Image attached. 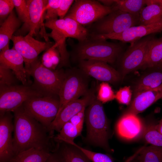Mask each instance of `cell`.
I'll return each mask as SVG.
<instances>
[{"label": "cell", "instance_id": "obj_24", "mask_svg": "<svg viewBox=\"0 0 162 162\" xmlns=\"http://www.w3.org/2000/svg\"><path fill=\"white\" fill-rule=\"evenodd\" d=\"M63 19L65 22L67 38L76 39L80 42L86 40L89 37V32L87 28L69 17L65 16Z\"/></svg>", "mask_w": 162, "mask_h": 162}, {"label": "cell", "instance_id": "obj_41", "mask_svg": "<svg viewBox=\"0 0 162 162\" xmlns=\"http://www.w3.org/2000/svg\"><path fill=\"white\" fill-rule=\"evenodd\" d=\"M85 109L86 108L83 109L74 116L69 121L81 131L83 128L85 116Z\"/></svg>", "mask_w": 162, "mask_h": 162}, {"label": "cell", "instance_id": "obj_25", "mask_svg": "<svg viewBox=\"0 0 162 162\" xmlns=\"http://www.w3.org/2000/svg\"><path fill=\"white\" fill-rule=\"evenodd\" d=\"M162 20V6L152 4L144 7L140 13L139 25H146Z\"/></svg>", "mask_w": 162, "mask_h": 162}, {"label": "cell", "instance_id": "obj_15", "mask_svg": "<svg viewBox=\"0 0 162 162\" xmlns=\"http://www.w3.org/2000/svg\"><path fill=\"white\" fill-rule=\"evenodd\" d=\"M13 116L10 112L0 114V162H10L14 157L12 133Z\"/></svg>", "mask_w": 162, "mask_h": 162}, {"label": "cell", "instance_id": "obj_8", "mask_svg": "<svg viewBox=\"0 0 162 162\" xmlns=\"http://www.w3.org/2000/svg\"><path fill=\"white\" fill-rule=\"evenodd\" d=\"M46 95L33 85L0 86V114L13 112L30 98Z\"/></svg>", "mask_w": 162, "mask_h": 162}, {"label": "cell", "instance_id": "obj_20", "mask_svg": "<svg viewBox=\"0 0 162 162\" xmlns=\"http://www.w3.org/2000/svg\"><path fill=\"white\" fill-rule=\"evenodd\" d=\"M141 68L162 71V37L150 40L145 59Z\"/></svg>", "mask_w": 162, "mask_h": 162}, {"label": "cell", "instance_id": "obj_44", "mask_svg": "<svg viewBox=\"0 0 162 162\" xmlns=\"http://www.w3.org/2000/svg\"><path fill=\"white\" fill-rule=\"evenodd\" d=\"M153 3L162 6V0H146V5Z\"/></svg>", "mask_w": 162, "mask_h": 162}, {"label": "cell", "instance_id": "obj_43", "mask_svg": "<svg viewBox=\"0 0 162 162\" xmlns=\"http://www.w3.org/2000/svg\"><path fill=\"white\" fill-rule=\"evenodd\" d=\"M98 1L101 3H103L104 5L108 7L112 6L115 3L114 0H102Z\"/></svg>", "mask_w": 162, "mask_h": 162}, {"label": "cell", "instance_id": "obj_3", "mask_svg": "<svg viewBox=\"0 0 162 162\" xmlns=\"http://www.w3.org/2000/svg\"><path fill=\"white\" fill-rule=\"evenodd\" d=\"M87 137L93 144L110 151L108 143L109 127L102 103L95 97L86 113Z\"/></svg>", "mask_w": 162, "mask_h": 162}, {"label": "cell", "instance_id": "obj_38", "mask_svg": "<svg viewBox=\"0 0 162 162\" xmlns=\"http://www.w3.org/2000/svg\"><path fill=\"white\" fill-rule=\"evenodd\" d=\"M18 15V18L22 22L25 23L27 21L28 10L27 1L13 0Z\"/></svg>", "mask_w": 162, "mask_h": 162}, {"label": "cell", "instance_id": "obj_28", "mask_svg": "<svg viewBox=\"0 0 162 162\" xmlns=\"http://www.w3.org/2000/svg\"><path fill=\"white\" fill-rule=\"evenodd\" d=\"M117 9L133 14H140L141 10L146 6V0H114Z\"/></svg>", "mask_w": 162, "mask_h": 162}, {"label": "cell", "instance_id": "obj_21", "mask_svg": "<svg viewBox=\"0 0 162 162\" xmlns=\"http://www.w3.org/2000/svg\"><path fill=\"white\" fill-rule=\"evenodd\" d=\"M21 22L13 11L0 25V51L9 49L10 40L11 39L14 33L20 27Z\"/></svg>", "mask_w": 162, "mask_h": 162}, {"label": "cell", "instance_id": "obj_45", "mask_svg": "<svg viewBox=\"0 0 162 162\" xmlns=\"http://www.w3.org/2000/svg\"><path fill=\"white\" fill-rule=\"evenodd\" d=\"M157 130L162 134V118L156 125Z\"/></svg>", "mask_w": 162, "mask_h": 162}, {"label": "cell", "instance_id": "obj_32", "mask_svg": "<svg viewBox=\"0 0 162 162\" xmlns=\"http://www.w3.org/2000/svg\"><path fill=\"white\" fill-rule=\"evenodd\" d=\"M157 124L152 122L144 127L143 136L145 140L151 145L162 147V134L157 130Z\"/></svg>", "mask_w": 162, "mask_h": 162}, {"label": "cell", "instance_id": "obj_10", "mask_svg": "<svg viewBox=\"0 0 162 162\" xmlns=\"http://www.w3.org/2000/svg\"><path fill=\"white\" fill-rule=\"evenodd\" d=\"M152 34L145 36L130 46L123 54L120 61L122 79L129 73L142 66L146 58Z\"/></svg>", "mask_w": 162, "mask_h": 162}, {"label": "cell", "instance_id": "obj_12", "mask_svg": "<svg viewBox=\"0 0 162 162\" xmlns=\"http://www.w3.org/2000/svg\"><path fill=\"white\" fill-rule=\"evenodd\" d=\"M162 31V20L146 25H139L130 27L120 33L106 34H90L91 38L106 40L110 39L129 43L132 46L136 41L148 35Z\"/></svg>", "mask_w": 162, "mask_h": 162}, {"label": "cell", "instance_id": "obj_40", "mask_svg": "<svg viewBox=\"0 0 162 162\" xmlns=\"http://www.w3.org/2000/svg\"><path fill=\"white\" fill-rule=\"evenodd\" d=\"M74 2L73 0H62L58 10L59 19H63L65 17Z\"/></svg>", "mask_w": 162, "mask_h": 162}, {"label": "cell", "instance_id": "obj_37", "mask_svg": "<svg viewBox=\"0 0 162 162\" xmlns=\"http://www.w3.org/2000/svg\"><path fill=\"white\" fill-rule=\"evenodd\" d=\"M14 7L13 0H0V25L13 11Z\"/></svg>", "mask_w": 162, "mask_h": 162}, {"label": "cell", "instance_id": "obj_39", "mask_svg": "<svg viewBox=\"0 0 162 162\" xmlns=\"http://www.w3.org/2000/svg\"><path fill=\"white\" fill-rule=\"evenodd\" d=\"M132 93L129 86L120 88L115 94V98L120 104L128 105L131 98Z\"/></svg>", "mask_w": 162, "mask_h": 162}, {"label": "cell", "instance_id": "obj_9", "mask_svg": "<svg viewBox=\"0 0 162 162\" xmlns=\"http://www.w3.org/2000/svg\"><path fill=\"white\" fill-rule=\"evenodd\" d=\"M86 76L79 69H73L65 73L58 95L60 106L57 115L67 104L88 92Z\"/></svg>", "mask_w": 162, "mask_h": 162}, {"label": "cell", "instance_id": "obj_22", "mask_svg": "<svg viewBox=\"0 0 162 162\" xmlns=\"http://www.w3.org/2000/svg\"><path fill=\"white\" fill-rule=\"evenodd\" d=\"M52 153L46 150L32 148L15 155L10 162H45Z\"/></svg>", "mask_w": 162, "mask_h": 162}, {"label": "cell", "instance_id": "obj_33", "mask_svg": "<svg viewBox=\"0 0 162 162\" xmlns=\"http://www.w3.org/2000/svg\"><path fill=\"white\" fill-rule=\"evenodd\" d=\"M68 143L82 152L92 162H113L111 158L106 154L85 149L78 145L74 141Z\"/></svg>", "mask_w": 162, "mask_h": 162}, {"label": "cell", "instance_id": "obj_2", "mask_svg": "<svg viewBox=\"0 0 162 162\" xmlns=\"http://www.w3.org/2000/svg\"><path fill=\"white\" fill-rule=\"evenodd\" d=\"M72 48V56L76 61L96 60L110 64L114 63L118 59L123 50L119 43L89 37Z\"/></svg>", "mask_w": 162, "mask_h": 162}, {"label": "cell", "instance_id": "obj_6", "mask_svg": "<svg viewBox=\"0 0 162 162\" xmlns=\"http://www.w3.org/2000/svg\"><path fill=\"white\" fill-rule=\"evenodd\" d=\"M56 96L34 97L25 101L22 106L27 114L49 130L50 125L56 118L59 108V99Z\"/></svg>", "mask_w": 162, "mask_h": 162}, {"label": "cell", "instance_id": "obj_5", "mask_svg": "<svg viewBox=\"0 0 162 162\" xmlns=\"http://www.w3.org/2000/svg\"><path fill=\"white\" fill-rule=\"evenodd\" d=\"M140 14H133L117 9L92 23L87 29L89 34H106L122 33L139 25Z\"/></svg>", "mask_w": 162, "mask_h": 162}, {"label": "cell", "instance_id": "obj_13", "mask_svg": "<svg viewBox=\"0 0 162 162\" xmlns=\"http://www.w3.org/2000/svg\"><path fill=\"white\" fill-rule=\"evenodd\" d=\"M27 4L28 10V19L20 29L22 34L28 32L32 36L36 35L40 29L42 34L48 41L47 33L45 31L43 22L44 14L48 0H28Z\"/></svg>", "mask_w": 162, "mask_h": 162}, {"label": "cell", "instance_id": "obj_26", "mask_svg": "<svg viewBox=\"0 0 162 162\" xmlns=\"http://www.w3.org/2000/svg\"><path fill=\"white\" fill-rule=\"evenodd\" d=\"M162 84V71H153L142 77L137 82L134 94L141 91L153 89Z\"/></svg>", "mask_w": 162, "mask_h": 162}, {"label": "cell", "instance_id": "obj_1", "mask_svg": "<svg viewBox=\"0 0 162 162\" xmlns=\"http://www.w3.org/2000/svg\"><path fill=\"white\" fill-rule=\"evenodd\" d=\"M13 112L15 156L32 148L54 151L52 133L46 128L27 114L22 105Z\"/></svg>", "mask_w": 162, "mask_h": 162}, {"label": "cell", "instance_id": "obj_7", "mask_svg": "<svg viewBox=\"0 0 162 162\" xmlns=\"http://www.w3.org/2000/svg\"><path fill=\"white\" fill-rule=\"evenodd\" d=\"M117 9L114 4L112 6H106L98 0H76L66 16L83 26L94 23Z\"/></svg>", "mask_w": 162, "mask_h": 162}, {"label": "cell", "instance_id": "obj_19", "mask_svg": "<svg viewBox=\"0 0 162 162\" xmlns=\"http://www.w3.org/2000/svg\"><path fill=\"white\" fill-rule=\"evenodd\" d=\"M144 127L136 115L126 113L118 121L116 130L119 135L127 140L136 138L143 134Z\"/></svg>", "mask_w": 162, "mask_h": 162}, {"label": "cell", "instance_id": "obj_34", "mask_svg": "<svg viewBox=\"0 0 162 162\" xmlns=\"http://www.w3.org/2000/svg\"><path fill=\"white\" fill-rule=\"evenodd\" d=\"M18 81L19 80L11 70L0 64V86L17 85Z\"/></svg>", "mask_w": 162, "mask_h": 162}, {"label": "cell", "instance_id": "obj_30", "mask_svg": "<svg viewBox=\"0 0 162 162\" xmlns=\"http://www.w3.org/2000/svg\"><path fill=\"white\" fill-rule=\"evenodd\" d=\"M57 46V44L55 43L47 49L42 56L41 63L47 68L56 70L60 63V56Z\"/></svg>", "mask_w": 162, "mask_h": 162}, {"label": "cell", "instance_id": "obj_16", "mask_svg": "<svg viewBox=\"0 0 162 162\" xmlns=\"http://www.w3.org/2000/svg\"><path fill=\"white\" fill-rule=\"evenodd\" d=\"M95 97L93 92L88 91L83 97L67 104L51 123L50 131L52 133L54 131L59 132L64 124L69 122L74 116L88 106Z\"/></svg>", "mask_w": 162, "mask_h": 162}, {"label": "cell", "instance_id": "obj_27", "mask_svg": "<svg viewBox=\"0 0 162 162\" xmlns=\"http://www.w3.org/2000/svg\"><path fill=\"white\" fill-rule=\"evenodd\" d=\"M74 147L65 145L55 152L60 162H90L82 152Z\"/></svg>", "mask_w": 162, "mask_h": 162}, {"label": "cell", "instance_id": "obj_42", "mask_svg": "<svg viewBox=\"0 0 162 162\" xmlns=\"http://www.w3.org/2000/svg\"><path fill=\"white\" fill-rule=\"evenodd\" d=\"M45 162H60L56 153H52Z\"/></svg>", "mask_w": 162, "mask_h": 162}, {"label": "cell", "instance_id": "obj_31", "mask_svg": "<svg viewBox=\"0 0 162 162\" xmlns=\"http://www.w3.org/2000/svg\"><path fill=\"white\" fill-rule=\"evenodd\" d=\"M81 131L78 128L68 122L63 125L59 134L54 139L67 143L74 141V140L80 134Z\"/></svg>", "mask_w": 162, "mask_h": 162}, {"label": "cell", "instance_id": "obj_29", "mask_svg": "<svg viewBox=\"0 0 162 162\" xmlns=\"http://www.w3.org/2000/svg\"><path fill=\"white\" fill-rule=\"evenodd\" d=\"M137 159L140 162H162V147L152 145L144 147Z\"/></svg>", "mask_w": 162, "mask_h": 162}, {"label": "cell", "instance_id": "obj_4", "mask_svg": "<svg viewBox=\"0 0 162 162\" xmlns=\"http://www.w3.org/2000/svg\"><path fill=\"white\" fill-rule=\"evenodd\" d=\"M26 70L33 77V85L37 89L46 95L58 96L65 75L62 69L47 68L37 58Z\"/></svg>", "mask_w": 162, "mask_h": 162}, {"label": "cell", "instance_id": "obj_14", "mask_svg": "<svg viewBox=\"0 0 162 162\" xmlns=\"http://www.w3.org/2000/svg\"><path fill=\"white\" fill-rule=\"evenodd\" d=\"M79 69L87 76L102 81L115 83L122 80L120 73L106 62L96 60L78 62Z\"/></svg>", "mask_w": 162, "mask_h": 162}, {"label": "cell", "instance_id": "obj_18", "mask_svg": "<svg viewBox=\"0 0 162 162\" xmlns=\"http://www.w3.org/2000/svg\"><path fill=\"white\" fill-rule=\"evenodd\" d=\"M162 97V84L153 89L144 90L134 94L127 113L137 115L142 112Z\"/></svg>", "mask_w": 162, "mask_h": 162}, {"label": "cell", "instance_id": "obj_35", "mask_svg": "<svg viewBox=\"0 0 162 162\" xmlns=\"http://www.w3.org/2000/svg\"><path fill=\"white\" fill-rule=\"evenodd\" d=\"M97 98L102 103L115 98V94L108 83L102 82L100 84Z\"/></svg>", "mask_w": 162, "mask_h": 162}, {"label": "cell", "instance_id": "obj_46", "mask_svg": "<svg viewBox=\"0 0 162 162\" xmlns=\"http://www.w3.org/2000/svg\"><path fill=\"white\" fill-rule=\"evenodd\" d=\"M161 99H162V98H161Z\"/></svg>", "mask_w": 162, "mask_h": 162}, {"label": "cell", "instance_id": "obj_36", "mask_svg": "<svg viewBox=\"0 0 162 162\" xmlns=\"http://www.w3.org/2000/svg\"><path fill=\"white\" fill-rule=\"evenodd\" d=\"M62 0H48L46 7V13L44 15L46 22L58 19V10Z\"/></svg>", "mask_w": 162, "mask_h": 162}, {"label": "cell", "instance_id": "obj_11", "mask_svg": "<svg viewBox=\"0 0 162 162\" xmlns=\"http://www.w3.org/2000/svg\"><path fill=\"white\" fill-rule=\"evenodd\" d=\"M11 40L13 41L12 48L16 50L22 57L26 70L36 60L38 55L53 44L50 42H45L34 39L29 34L23 36L13 35Z\"/></svg>", "mask_w": 162, "mask_h": 162}, {"label": "cell", "instance_id": "obj_23", "mask_svg": "<svg viewBox=\"0 0 162 162\" xmlns=\"http://www.w3.org/2000/svg\"><path fill=\"white\" fill-rule=\"evenodd\" d=\"M50 33H47L48 37L52 38L57 44L56 48L60 54L61 60L58 66V69L62 67L69 64L70 54L66 48V39L67 38L64 32L62 31L52 29Z\"/></svg>", "mask_w": 162, "mask_h": 162}, {"label": "cell", "instance_id": "obj_17", "mask_svg": "<svg viewBox=\"0 0 162 162\" xmlns=\"http://www.w3.org/2000/svg\"><path fill=\"white\" fill-rule=\"evenodd\" d=\"M22 56L12 48L0 52V64L11 70L23 85H28V76Z\"/></svg>", "mask_w": 162, "mask_h": 162}]
</instances>
